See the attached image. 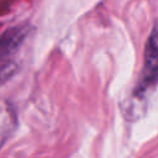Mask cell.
Masks as SVG:
<instances>
[{"instance_id":"7a4b0ae2","label":"cell","mask_w":158,"mask_h":158,"mask_svg":"<svg viewBox=\"0 0 158 158\" xmlns=\"http://www.w3.org/2000/svg\"><path fill=\"white\" fill-rule=\"evenodd\" d=\"M30 32V26L19 25L5 30L0 36V60L12 56L25 42Z\"/></svg>"},{"instance_id":"6da1fadb","label":"cell","mask_w":158,"mask_h":158,"mask_svg":"<svg viewBox=\"0 0 158 158\" xmlns=\"http://www.w3.org/2000/svg\"><path fill=\"white\" fill-rule=\"evenodd\" d=\"M158 84V20L148 37L144 49L143 69L133 95L144 99V93Z\"/></svg>"},{"instance_id":"3957f363","label":"cell","mask_w":158,"mask_h":158,"mask_svg":"<svg viewBox=\"0 0 158 158\" xmlns=\"http://www.w3.org/2000/svg\"><path fill=\"white\" fill-rule=\"evenodd\" d=\"M16 128L15 110L6 100H0V148Z\"/></svg>"}]
</instances>
